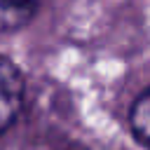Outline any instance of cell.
Returning <instances> with one entry per match:
<instances>
[{"instance_id": "1", "label": "cell", "mask_w": 150, "mask_h": 150, "mask_svg": "<svg viewBox=\"0 0 150 150\" xmlns=\"http://www.w3.org/2000/svg\"><path fill=\"white\" fill-rule=\"evenodd\" d=\"M23 103V77L19 68L0 56V134L16 120Z\"/></svg>"}, {"instance_id": "2", "label": "cell", "mask_w": 150, "mask_h": 150, "mask_svg": "<svg viewBox=\"0 0 150 150\" xmlns=\"http://www.w3.org/2000/svg\"><path fill=\"white\" fill-rule=\"evenodd\" d=\"M40 0H0V30H16L26 26Z\"/></svg>"}, {"instance_id": "3", "label": "cell", "mask_w": 150, "mask_h": 150, "mask_svg": "<svg viewBox=\"0 0 150 150\" xmlns=\"http://www.w3.org/2000/svg\"><path fill=\"white\" fill-rule=\"evenodd\" d=\"M131 131L145 148H150V89L143 91L131 108Z\"/></svg>"}]
</instances>
